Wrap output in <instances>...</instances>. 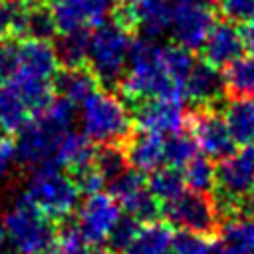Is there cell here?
I'll return each mask as SVG.
<instances>
[{"instance_id": "6da1fadb", "label": "cell", "mask_w": 254, "mask_h": 254, "mask_svg": "<svg viewBox=\"0 0 254 254\" xmlns=\"http://www.w3.org/2000/svg\"><path fill=\"white\" fill-rule=\"evenodd\" d=\"M75 119V105L64 97L52 99V103L34 113L18 131L14 141L16 161L28 169H36L56 159L62 137L71 129Z\"/></svg>"}, {"instance_id": "7a4b0ae2", "label": "cell", "mask_w": 254, "mask_h": 254, "mask_svg": "<svg viewBox=\"0 0 254 254\" xmlns=\"http://www.w3.org/2000/svg\"><path fill=\"white\" fill-rule=\"evenodd\" d=\"M125 97L131 101L145 99H173L185 101L183 87H179L165 71L161 64V46L147 38L131 42L127 71L119 83Z\"/></svg>"}, {"instance_id": "3957f363", "label": "cell", "mask_w": 254, "mask_h": 254, "mask_svg": "<svg viewBox=\"0 0 254 254\" xmlns=\"http://www.w3.org/2000/svg\"><path fill=\"white\" fill-rule=\"evenodd\" d=\"M77 183L58 163H44L32 169L24 196L50 220H64L79 204Z\"/></svg>"}, {"instance_id": "277c9868", "label": "cell", "mask_w": 254, "mask_h": 254, "mask_svg": "<svg viewBox=\"0 0 254 254\" xmlns=\"http://www.w3.org/2000/svg\"><path fill=\"white\" fill-rule=\"evenodd\" d=\"M131 32L117 26L113 20L105 22L89 34L87 67L99 85L115 87L121 83L131 50Z\"/></svg>"}, {"instance_id": "5b68a950", "label": "cell", "mask_w": 254, "mask_h": 254, "mask_svg": "<svg viewBox=\"0 0 254 254\" xmlns=\"http://www.w3.org/2000/svg\"><path fill=\"white\" fill-rule=\"evenodd\" d=\"M79 127L91 143L117 145L129 137L131 115L119 97L109 91H95L81 103Z\"/></svg>"}, {"instance_id": "8992f818", "label": "cell", "mask_w": 254, "mask_h": 254, "mask_svg": "<svg viewBox=\"0 0 254 254\" xmlns=\"http://www.w3.org/2000/svg\"><path fill=\"white\" fill-rule=\"evenodd\" d=\"M2 224L18 254H48L56 242L58 228L24 194L4 214Z\"/></svg>"}, {"instance_id": "52a82bcc", "label": "cell", "mask_w": 254, "mask_h": 254, "mask_svg": "<svg viewBox=\"0 0 254 254\" xmlns=\"http://www.w3.org/2000/svg\"><path fill=\"white\" fill-rule=\"evenodd\" d=\"M212 190L220 216H244L246 200L254 190V157L250 149L220 161Z\"/></svg>"}, {"instance_id": "ba28073f", "label": "cell", "mask_w": 254, "mask_h": 254, "mask_svg": "<svg viewBox=\"0 0 254 254\" xmlns=\"http://www.w3.org/2000/svg\"><path fill=\"white\" fill-rule=\"evenodd\" d=\"M161 214L169 224L204 236H212L220 222V212L214 198L196 190H185L177 198L161 204Z\"/></svg>"}, {"instance_id": "9c48e42d", "label": "cell", "mask_w": 254, "mask_h": 254, "mask_svg": "<svg viewBox=\"0 0 254 254\" xmlns=\"http://www.w3.org/2000/svg\"><path fill=\"white\" fill-rule=\"evenodd\" d=\"M169 32L173 40L189 52L200 50L214 24V16L208 4L202 0H169Z\"/></svg>"}, {"instance_id": "30bf717a", "label": "cell", "mask_w": 254, "mask_h": 254, "mask_svg": "<svg viewBox=\"0 0 254 254\" xmlns=\"http://www.w3.org/2000/svg\"><path fill=\"white\" fill-rule=\"evenodd\" d=\"M187 127L196 143V147L208 159H226L236 153V143L224 123L222 113L214 107H194L187 113Z\"/></svg>"}, {"instance_id": "8fae6325", "label": "cell", "mask_w": 254, "mask_h": 254, "mask_svg": "<svg viewBox=\"0 0 254 254\" xmlns=\"http://www.w3.org/2000/svg\"><path fill=\"white\" fill-rule=\"evenodd\" d=\"M121 216V206L119 202L109 194V192H93L87 194V198L79 204L77 212V226L85 238L87 244L97 246L105 242L109 230Z\"/></svg>"}, {"instance_id": "7c38bea8", "label": "cell", "mask_w": 254, "mask_h": 254, "mask_svg": "<svg viewBox=\"0 0 254 254\" xmlns=\"http://www.w3.org/2000/svg\"><path fill=\"white\" fill-rule=\"evenodd\" d=\"M50 8L58 34H62L105 24L113 12V0H54Z\"/></svg>"}, {"instance_id": "4fadbf2b", "label": "cell", "mask_w": 254, "mask_h": 254, "mask_svg": "<svg viewBox=\"0 0 254 254\" xmlns=\"http://www.w3.org/2000/svg\"><path fill=\"white\" fill-rule=\"evenodd\" d=\"M133 117L139 129L157 135H173L177 131H183V127L187 125V113L183 109V103L173 99L137 101Z\"/></svg>"}, {"instance_id": "5bb4252c", "label": "cell", "mask_w": 254, "mask_h": 254, "mask_svg": "<svg viewBox=\"0 0 254 254\" xmlns=\"http://www.w3.org/2000/svg\"><path fill=\"white\" fill-rule=\"evenodd\" d=\"M202 60L214 67H226L230 62L242 56L244 44L240 30L232 22H214L204 44H202Z\"/></svg>"}, {"instance_id": "9a60e30c", "label": "cell", "mask_w": 254, "mask_h": 254, "mask_svg": "<svg viewBox=\"0 0 254 254\" xmlns=\"http://www.w3.org/2000/svg\"><path fill=\"white\" fill-rule=\"evenodd\" d=\"M185 99L194 103L196 107H214L224 97L222 73L218 67L202 62H194L189 77L183 85Z\"/></svg>"}, {"instance_id": "2e32d148", "label": "cell", "mask_w": 254, "mask_h": 254, "mask_svg": "<svg viewBox=\"0 0 254 254\" xmlns=\"http://www.w3.org/2000/svg\"><path fill=\"white\" fill-rule=\"evenodd\" d=\"M18 54H20V64H18L20 75H30L46 81H50L56 75L60 64L56 58V50L50 42L24 38V42H20L18 46Z\"/></svg>"}, {"instance_id": "e0dca14e", "label": "cell", "mask_w": 254, "mask_h": 254, "mask_svg": "<svg viewBox=\"0 0 254 254\" xmlns=\"http://www.w3.org/2000/svg\"><path fill=\"white\" fill-rule=\"evenodd\" d=\"M123 151L131 169L139 173H153L163 163V137L141 129L125 139Z\"/></svg>"}, {"instance_id": "ac0fdd59", "label": "cell", "mask_w": 254, "mask_h": 254, "mask_svg": "<svg viewBox=\"0 0 254 254\" xmlns=\"http://www.w3.org/2000/svg\"><path fill=\"white\" fill-rule=\"evenodd\" d=\"M97 79L89 67H64L52 77V87L58 97L67 99L73 105H81L87 97L97 91Z\"/></svg>"}, {"instance_id": "d6986e66", "label": "cell", "mask_w": 254, "mask_h": 254, "mask_svg": "<svg viewBox=\"0 0 254 254\" xmlns=\"http://www.w3.org/2000/svg\"><path fill=\"white\" fill-rule=\"evenodd\" d=\"M212 254H254V216L226 218Z\"/></svg>"}, {"instance_id": "ffe728a7", "label": "cell", "mask_w": 254, "mask_h": 254, "mask_svg": "<svg viewBox=\"0 0 254 254\" xmlns=\"http://www.w3.org/2000/svg\"><path fill=\"white\" fill-rule=\"evenodd\" d=\"M93 157H95L93 143L83 133H77V131L69 129L60 141L54 163H58L65 171L79 173V171L93 165Z\"/></svg>"}, {"instance_id": "44dd1931", "label": "cell", "mask_w": 254, "mask_h": 254, "mask_svg": "<svg viewBox=\"0 0 254 254\" xmlns=\"http://www.w3.org/2000/svg\"><path fill=\"white\" fill-rule=\"evenodd\" d=\"M222 117L236 145L254 143V97L228 99L222 109Z\"/></svg>"}, {"instance_id": "7402d4cb", "label": "cell", "mask_w": 254, "mask_h": 254, "mask_svg": "<svg viewBox=\"0 0 254 254\" xmlns=\"http://www.w3.org/2000/svg\"><path fill=\"white\" fill-rule=\"evenodd\" d=\"M224 95L228 99L254 97V54L240 56L224 67Z\"/></svg>"}, {"instance_id": "603a6c76", "label": "cell", "mask_w": 254, "mask_h": 254, "mask_svg": "<svg viewBox=\"0 0 254 254\" xmlns=\"http://www.w3.org/2000/svg\"><path fill=\"white\" fill-rule=\"evenodd\" d=\"M171 240H173L171 224L159 220L147 222L145 226H139L125 254H169Z\"/></svg>"}, {"instance_id": "cb8c5ba5", "label": "cell", "mask_w": 254, "mask_h": 254, "mask_svg": "<svg viewBox=\"0 0 254 254\" xmlns=\"http://www.w3.org/2000/svg\"><path fill=\"white\" fill-rule=\"evenodd\" d=\"M58 64L64 67H83L89 54V30L62 32L54 44Z\"/></svg>"}, {"instance_id": "d4e9b609", "label": "cell", "mask_w": 254, "mask_h": 254, "mask_svg": "<svg viewBox=\"0 0 254 254\" xmlns=\"http://www.w3.org/2000/svg\"><path fill=\"white\" fill-rule=\"evenodd\" d=\"M10 83L14 85L18 95L22 97L24 105L28 107V111H32V113L44 111L52 103V99H54V87L46 79H38V77L16 73L10 79Z\"/></svg>"}, {"instance_id": "484cf974", "label": "cell", "mask_w": 254, "mask_h": 254, "mask_svg": "<svg viewBox=\"0 0 254 254\" xmlns=\"http://www.w3.org/2000/svg\"><path fill=\"white\" fill-rule=\"evenodd\" d=\"M169 22H171L169 0H153L137 8V30L147 40H155L167 34Z\"/></svg>"}, {"instance_id": "4316f807", "label": "cell", "mask_w": 254, "mask_h": 254, "mask_svg": "<svg viewBox=\"0 0 254 254\" xmlns=\"http://www.w3.org/2000/svg\"><path fill=\"white\" fill-rule=\"evenodd\" d=\"M28 107L10 81L0 85V131L10 135L16 133L28 121Z\"/></svg>"}, {"instance_id": "83f0119b", "label": "cell", "mask_w": 254, "mask_h": 254, "mask_svg": "<svg viewBox=\"0 0 254 254\" xmlns=\"http://www.w3.org/2000/svg\"><path fill=\"white\" fill-rule=\"evenodd\" d=\"M185 175L181 173V169H175V167H159L155 169L153 173H149V179H147V189L149 192L161 202H169L173 198H177L181 192H185Z\"/></svg>"}, {"instance_id": "f1b7e54d", "label": "cell", "mask_w": 254, "mask_h": 254, "mask_svg": "<svg viewBox=\"0 0 254 254\" xmlns=\"http://www.w3.org/2000/svg\"><path fill=\"white\" fill-rule=\"evenodd\" d=\"M58 34V26L52 14V8L48 4L30 0L26 22H24V32L22 38H32V40H44L50 42Z\"/></svg>"}, {"instance_id": "f546056e", "label": "cell", "mask_w": 254, "mask_h": 254, "mask_svg": "<svg viewBox=\"0 0 254 254\" xmlns=\"http://www.w3.org/2000/svg\"><path fill=\"white\" fill-rule=\"evenodd\" d=\"M161 64H163L167 75L179 87H183L185 79L189 77V73L194 65V58L190 56V52L187 48H183L179 44H169V46H161Z\"/></svg>"}, {"instance_id": "4dcf8cb0", "label": "cell", "mask_w": 254, "mask_h": 254, "mask_svg": "<svg viewBox=\"0 0 254 254\" xmlns=\"http://www.w3.org/2000/svg\"><path fill=\"white\" fill-rule=\"evenodd\" d=\"M196 143L190 133L177 131L163 139V163L175 169H185V165L196 155Z\"/></svg>"}, {"instance_id": "1f68e13d", "label": "cell", "mask_w": 254, "mask_h": 254, "mask_svg": "<svg viewBox=\"0 0 254 254\" xmlns=\"http://www.w3.org/2000/svg\"><path fill=\"white\" fill-rule=\"evenodd\" d=\"M185 183L190 190L196 192H208L214 189V179H216V167L206 155H194L187 165H185Z\"/></svg>"}, {"instance_id": "d6a6232c", "label": "cell", "mask_w": 254, "mask_h": 254, "mask_svg": "<svg viewBox=\"0 0 254 254\" xmlns=\"http://www.w3.org/2000/svg\"><path fill=\"white\" fill-rule=\"evenodd\" d=\"M119 206L125 210V214L133 216L137 222H155L161 216V202L149 192L147 185L133 192L131 196H127L125 200L119 202Z\"/></svg>"}, {"instance_id": "836d02e7", "label": "cell", "mask_w": 254, "mask_h": 254, "mask_svg": "<svg viewBox=\"0 0 254 254\" xmlns=\"http://www.w3.org/2000/svg\"><path fill=\"white\" fill-rule=\"evenodd\" d=\"M93 169L101 175V179H103L105 185H107L109 181H113L115 177H119L123 171L129 169L125 151H123L119 145H103L101 149L95 151Z\"/></svg>"}, {"instance_id": "e575fe53", "label": "cell", "mask_w": 254, "mask_h": 254, "mask_svg": "<svg viewBox=\"0 0 254 254\" xmlns=\"http://www.w3.org/2000/svg\"><path fill=\"white\" fill-rule=\"evenodd\" d=\"M85 244L87 242H85L77 222L67 216L62 220L58 234H56V242L48 254H81L85 250Z\"/></svg>"}, {"instance_id": "d590c367", "label": "cell", "mask_w": 254, "mask_h": 254, "mask_svg": "<svg viewBox=\"0 0 254 254\" xmlns=\"http://www.w3.org/2000/svg\"><path fill=\"white\" fill-rule=\"evenodd\" d=\"M137 230H139V222L133 216H129V214H121L117 218V222L113 224V228L109 230L107 238H105L109 252H113V254H125V250L133 242Z\"/></svg>"}, {"instance_id": "8d00e7d4", "label": "cell", "mask_w": 254, "mask_h": 254, "mask_svg": "<svg viewBox=\"0 0 254 254\" xmlns=\"http://www.w3.org/2000/svg\"><path fill=\"white\" fill-rule=\"evenodd\" d=\"M214 244L210 236L189 232V230H179L173 234L169 254H212Z\"/></svg>"}, {"instance_id": "74e56055", "label": "cell", "mask_w": 254, "mask_h": 254, "mask_svg": "<svg viewBox=\"0 0 254 254\" xmlns=\"http://www.w3.org/2000/svg\"><path fill=\"white\" fill-rule=\"evenodd\" d=\"M145 185H147V181H145L143 173H139V171H135V169H127V171H123L119 177H115L113 181L107 183V192H109L117 202H121V200H125L127 196H131L133 192L141 190Z\"/></svg>"}, {"instance_id": "f35d334b", "label": "cell", "mask_w": 254, "mask_h": 254, "mask_svg": "<svg viewBox=\"0 0 254 254\" xmlns=\"http://www.w3.org/2000/svg\"><path fill=\"white\" fill-rule=\"evenodd\" d=\"M18 42L2 38L0 40V79L8 81L18 73L20 54H18Z\"/></svg>"}, {"instance_id": "ab89813d", "label": "cell", "mask_w": 254, "mask_h": 254, "mask_svg": "<svg viewBox=\"0 0 254 254\" xmlns=\"http://www.w3.org/2000/svg\"><path fill=\"white\" fill-rule=\"evenodd\" d=\"M220 14L226 22L244 24L254 16V0H218Z\"/></svg>"}, {"instance_id": "60d3db41", "label": "cell", "mask_w": 254, "mask_h": 254, "mask_svg": "<svg viewBox=\"0 0 254 254\" xmlns=\"http://www.w3.org/2000/svg\"><path fill=\"white\" fill-rule=\"evenodd\" d=\"M75 183H77V189H79L81 194L99 192V190H103V185H105V181L93 169V165L87 167V169H83V171H79V173H75Z\"/></svg>"}, {"instance_id": "b9f144b4", "label": "cell", "mask_w": 254, "mask_h": 254, "mask_svg": "<svg viewBox=\"0 0 254 254\" xmlns=\"http://www.w3.org/2000/svg\"><path fill=\"white\" fill-rule=\"evenodd\" d=\"M16 161V151H14V141L0 131V175L10 169V165Z\"/></svg>"}, {"instance_id": "7bdbcfd3", "label": "cell", "mask_w": 254, "mask_h": 254, "mask_svg": "<svg viewBox=\"0 0 254 254\" xmlns=\"http://www.w3.org/2000/svg\"><path fill=\"white\" fill-rule=\"evenodd\" d=\"M240 36H242L244 48H246L250 54H254V16H252L248 22H244V28L240 30Z\"/></svg>"}, {"instance_id": "ee69618b", "label": "cell", "mask_w": 254, "mask_h": 254, "mask_svg": "<svg viewBox=\"0 0 254 254\" xmlns=\"http://www.w3.org/2000/svg\"><path fill=\"white\" fill-rule=\"evenodd\" d=\"M8 32H10V30H8V24H6V20H4V16H2V12H0V40L6 38Z\"/></svg>"}, {"instance_id": "f6af8a7d", "label": "cell", "mask_w": 254, "mask_h": 254, "mask_svg": "<svg viewBox=\"0 0 254 254\" xmlns=\"http://www.w3.org/2000/svg\"><path fill=\"white\" fill-rule=\"evenodd\" d=\"M81 254H109V252L103 250V248H99V246H91V248H85Z\"/></svg>"}, {"instance_id": "bcb514c9", "label": "cell", "mask_w": 254, "mask_h": 254, "mask_svg": "<svg viewBox=\"0 0 254 254\" xmlns=\"http://www.w3.org/2000/svg\"><path fill=\"white\" fill-rule=\"evenodd\" d=\"M119 2H123V4H129V6H135V8H139V6H143V4H149V2H153V0H119Z\"/></svg>"}, {"instance_id": "7dc6e473", "label": "cell", "mask_w": 254, "mask_h": 254, "mask_svg": "<svg viewBox=\"0 0 254 254\" xmlns=\"http://www.w3.org/2000/svg\"><path fill=\"white\" fill-rule=\"evenodd\" d=\"M204 4H218V0H202Z\"/></svg>"}, {"instance_id": "c3c4849f", "label": "cell", "mask_w": 254, "mask_h": 254, "mask_svg": "<svg viewBox=\"0 0 254 254\" xmlns=\"http://www.w3.org/2000/svg\"><path fill=\"white\" fill-rule=\"evenodd\" d=\"M36 2H42V4H52L54 0H36Z\"/></svg>"}, {"instance_id": "681fc988", "label": "cell", "mask_w": 254, "mask_h": 254, "mask_svg": "<svg viewBox=\"0 0 254 254\" xmlns=\"http://www.w3.org/2000/svg\"><path fill=\"white\" fill-rule=\"evenodd\" d=\"M250 149V153H252V157H254V143H252V147H248Z\"/></svg>"}]
</instances>
